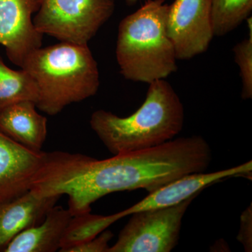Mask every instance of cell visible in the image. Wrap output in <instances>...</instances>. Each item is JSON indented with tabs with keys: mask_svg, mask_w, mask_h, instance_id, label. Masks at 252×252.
Returning <instances> with one entry per match:
<instances>
[{
	"mask_svg": "<svg viewBox=\"0 0 252 252\" xmlns=\"http://www.w3.org/2000/svg\"><path fill=\"white\" fill-rule=\"evenodd\" d=\"M34 101L23 100L0 112V130L21 145L40 152L47 137V119Z\"/></svg>",
	"mask_w": 252,
	"mask_h": 252,
	"instance_id": "12",
	"label": "cell"
},
{
	"mask_svg": "<svg viewBox=\"0 0 252 252\" xmlns=\"http://www.w3.org/2000/svg\"><path fill=\"white\" fill-rule=\"evenodd\" d=\"M169 5L149 0L119 23L116 56L126 79L150 84L177 70L175 48L167 32Z\"/></svg>",
	"mask_w": 252,
	"mask_h": 252,
	"instance_id": "4",
	"label": "cell"
},
{
	"mask_svg": "<svg viewBox=\"0 0 252 252\" xmlns=\"http://www.w3.org/2000/svg\"><path fill=\"white\" fill-rule=\"evenodd\" d=\"M149 86L143 104L129 117L104 109L91 114V128L114 155L161 145L183 128L185 109L173 87L165 79Z\"/></svg>",
	"mask_w": 252,
	"mask_h": 252,
	"instance_id": "2",
	"label": "cell"
},
{
	"mask_svg": "<svg viewBox=\"0 0 252 252\" xmlns=\"http://www.w3.org/2000/svg\"><path fill=\"white\" fill-rule=\"evenodd\" d=\"M61 195H43L34 189L0 203V252L23 230L39 224Z\"/></svg>",
	"mask_w": 252,
	"mask_h": 252,
	"instance_id": "11",
	"label": "cell"
},
{
	"mask_svg": "<svg viewBox=\"0 0 252 252\" xmlns=\"http://www.w3.org/2000/svg\"><path fill=\"white\" fill-rule=\"evenodd\" d=\"M72 217L68 209L55 205L41 223L16 235L4 252H59L64 232Z\"/></svg>",
	"mask_w": 252,
	"mask_h": 252,
	"instance_id": "13",
	"label": "cell"
},
{
	"mask_svg": "<svg viewBox=\"0 0 252 252\" xmlns=\"http://www.w3.org/2000/svg\"><path fill=\"white\" fill-rule=\"evenodd\" d=\"M114 10L115 0H42L33 22L43 35L88 44Z\"/></svg>",
	"mask_w": 252,
	"mask_h": 252,
	"instance_id": "5",
	"label": "cell"
},
{
	"mask_svg": "<svg viewBox=\"0 0 252 252\" xmlns=\"http://www.w3.org/2000/svg\"><path fill=\"white\" fill-rule=\"evenodd\" d=\"M248 22L249 36L240 41L233 48L235 63L240 68L242 80V98H252V18L250 16Z\"/></svg>",
	"mask_w": 252,
	"mask_h": 252,
	"instance_id": "17",
	"label": "cell"
},
{
	"mask_svg": "<svg viewBox=\"0 0 252 252\" xmlns=\"http://www.w3.org/2000/svg\"><path fill=\"white\" fill-rule=\"evenodd\" d=\"M139 1H140V0H126V2L128 6H133ZM144 1H149V0H144Z\"/></svg>",
	"mask_w": 252,
	"mask_h": 252,
	"instance_id": "20",
	"label": "cell"
},
{
	"mask_svg": "<svg viewBox=\"0 0 252 252\" xmlns=\"http://www.w3.org/2000/svg\"><path fill=\"white\" fill-rule=\"evenodd\" d=\"M37 90L34 81L23 69L8 67L0 55V112L23 100L36 102Z\"/></svg>",
	"mask_w": 252,
	"mask_h": 252,
	"instance_id": "15",
	"label": "cell"
},
{
	"mask_svg": "<svg viewBox=\"0 0 252 252\" xmlns=\"http://www.w3.org/2000/svg\"><path fill=\"white\" fill-rule=\"evenodd\" d=\"M42 0H0V44L20 68L33 51L42 46L43 35L33 22Z\"/></svg>",
	"mask_w": 252,
	"mask_h": 252,
	"instance_id": "8",
	"label": "cell"
},
{
	"mask_svg": "<svg viewBox=\"0 0 252 252\" xmlns=\"http://www.w3.org/2000/svg\"><path fill=\"white\" fill-rule=\"evenodd\" d=\"M252 172V161L250 160L238 166L220 171L189 174L149 193L140 202L121 212L125 217L141 210L172 206L198 195L205 187L212 184L228 177L251 176Z\"/></svg>",
	"mask_w": 252,
	"mask_h": 252,
	"instance_id": "10",
	"label": "cell"
},
{
	"mask_svg": "<svg viewBox=\"0 0 252 252\" xmlns=\"http://www.w3.org/2000/svg\"><path fill=\"white\" fill-rule=\"evenodd\" d=\"M237 240L247 252H252V205L250 204L240 216V229Z\"/></svg>",
	"mask_w": 252,
	"mask_h": 252,
	"instance_id": "19",
	"label": "cell"
},
{
	"mask_svg": "<svg viewBox=\"0 0 252 252\" xmlns=\"http://www.w3.org/2000/svg\"><path fill=\"white\" fill-rule=\"evenodd\" d=\"M122 218V212L107 216L93 215L91 212L72 216L64 232L59 252H68L71 249L95 238Z\"/></svg>",
	"mask_w": 252,
	"mask_h": 252,
	"instance_id": "14",
	"label": "cell"
},
{
	"mask_svg": "<svg viewBox=\"0 0 252 252\" xmlns=\"http://www.w3.org/2000/svg\"><path fill=\"white\" fill-rule=\"evenodd\" d=\"M46 154L21 145L0 130V203L32 189Z\"/></svg>",
	"mask_w": 252,
	"mask_h": 252,
	"instance_id": "9",
	"label": "cell"
},
{
	"mask_svg": "<svg viewBox=\"0 0 252 252\" xmlns=\"http://www.w3.org/2000/svg\"><path fill=\"white\" fill-rule=\"evenodd\" d=\"M197 195L166 207L134 212L108 252H170L178 244L182 220Z\"/></svg>",
	"mask_w": 252,
	"mask_h": 252,
	"instance_id": "6",
	"label": "cell"
},
{
	"mask_svg": "<svg viewBox=\"0 0 252 252\" xmlns=\"http://www.w3.org/2000/svg\"><path fill=\"white\" fill-rule=\"evenodd\" d=\"M212 149L201 136L179 137L152 148L98 160L81 154L46 152L33 188L43 195H67L72 216L115 192L149 193L183 176L205 172Z\"/></svg>",
	"mask_w": 252,
	"mask_h": 252,
	"instance_id": "1",
	"label": "cell"
},
{
	"mask_svg": "<svg viewBox=\"0 0 252 252\" xmlns=\"http://www.w3.org/2000/svg\"><path fill=\"white\" fill-rule=\"evenodd\" d=\"M113 236L112 232L106 229L95 238L71 249L68 252H108L110 248L109 243Z\"/></svg>",
	"mask_w": 252,
	"mask_h": 252,
	"instance_id": "18",
	"label": "cell"
},
{
	"mask_svg": "<svg viewBox=\"0 0 252 252\" xmlns=\"http://www.w3.org/2000/svg\"><path fill=\"white\" fill-rule=\"evenodd\" d=\"M21 69L31 76L37 90L36 106L49 116L97 94V63L88 44L61 42L33 51Z\"/></svg>",
	"mask_w": 252,
	"mask_h": 252,
	"instance_id": "3",
	"label": "cell"
},
{
	"mask_svg": "<svg viewBox=\"0 0 252 252\" xmlns=\"http://www.w3.org/2000/svg\"><path fill=\"white\" fill-rule=\"evenodd\" d=\"M167 35L177 60L205 53L215 36L210 0H175L169 5Z\"/></svg>",
	"mask_w": 252,
	"mask_h": 252,
	"instance_id": "7",
	"label": "cell"
},
{
	"mask_svg": "<svg viewBox=\"0 0 252 252\" xmlns=\"http://www.w3.org/2000/svg\"><path fill=\"white\" fill-rule=\"evenodd\" d=\"M214 34L223 36L251 16L252 0H210Z\"/></svg>",
	"mask_w": 252,
	"mask_h": 252,
	"instance_id": "16",
	"label": "cell"
}]
</instances>
